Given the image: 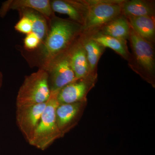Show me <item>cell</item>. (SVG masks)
<instances>
[{"mask_svg":"<svg viewBox=\"0 0 155 155\" xmlns=\"http://www.w3.org/2000/svg\"><path fill=\"white\" fill-rule=\"evenodd\" d=\"M125 0H84L89 7L82 33H91L122 14Z\"/></svg>","mask_w":155,"mask_h":155,"instance_id":"277c9868","label":"cell"},{"mask_svg":"<svg viewBox=\"0 0 155 155\" xmlns=\"http://www.w3.org/2000/svg\"><path fill=\"white\" fill-rule=\"evenodd\" d=\"M3 80V75L2 73L0 71V89L2 85Z\"/></svg>","mask_w":155,"mask_h":155,"instance_id":"44dd1931","label":"cell"},{"mask_svg":"<svg viewBox=\"0 0 155 155\" xmlns=\"http://www.w3.org/2000/svg\"><path fill=\"white\" fill-rule=\"evenodd\" d=\"M17 11L20 17L25 16L30 19L32 24V32L38 38L41 44L48 32V20L42 14L32 9H22Z\"/></svg>","mask_w":155,"mask_h":155,"instance_id":"e0dca14e","label":"cell"},{"mask_svg":"<svg viewBox=\"0 0 155 155\" xmlns=\"http://www.w3.org/2000/svg\"><path fill=\"white\" fill-rule=\"evenodd\" d=\"M86 34L89 35L92 38L106 48H110L126 61L128 60L130 51L127 47V41L118 39L104 34L99 31H95Z\"/></svg>","mask_w":155,"mask_h":155,"instance_id":"2e32d148","label":"cell"},{"mask_svg":"<svg viewBox=\"0 0 155 155\" xmlns=\"http://www.w3.org/2000/svg\"><path fill=\"white\" fill-rule=\"evenodd\" d=\"M51 94L47 72L38 69L25 76L17 93L16 107L46 102Z\"/></svg>","mask_w":155,"mask_h":155,"instance_id":"5b68a950","label":"cell"},{"mask_svg":"<svg viewBox=\"0 0 155 155\" xmlns=\"http://www.w3.org/2000/svg\"><path fill=\"white\" fill-rule=\"evenodd\" d=\"M30 9L42 14L48 20L55 15L52 10L50 0H8L4 2L0 8V17H4L10 10Z\"/></svg>","mask_w":155,"mask_h":155,"instance_id":"8fae6325","label":"cell"},{"mask_svg":"<svg viewBox=\"0 0 155 155\" xmlns=\"http://www.w3.org/2000/svg\"><path fill=\"white\" fill-rule=\"evenodd\" d=\"M80 38L86 51L91 74L98 75V64L106 48L92 38L89 35L82 32Z\"/></svg>","mask_w":155,"mask_h":155,"instance_id":"9a60e30c","label":"cell"},{"mask_svg":"<svg viewBox=\"0 0 155 155\" xmlns=\"http://www.w3.org/2000/svg\"><path fill=\"white\" fill-rule=\"evenodd\" d=\"M51 92L58 91L76 80L69 62L68 50L56 57L45 70Z\"/></svg>","mask_w":155,"mask_h":155,"instance_id":"8992f818","label":"cell"},{"mask_svg":"<svg viewBox=\"0 0 155 155\" xmlns=\"http://www.w3.org/2000/svg\"><path fill=\"white\" fill-rule=\"evenodd\" d=\"M15 30L20 33L28 35L32 32V24L30 19L25 16L20 17V19L14 26Z\"/></svg>","mask_w":155,"mask_h":155,"instance_id":"ffe728a7","label":"cell"},{"mask_svg":"<svg viewBox=\"0 0 155 155\" xmlns=\"http://www.w3.org/2000/svg\"><path fill=\"white\" fill-rule=\"evenodd\" d=\"M23 50L27 51H32L37 49L41 44L39 39L33 32L26 35L24 39Z\"/></svg>","mask_w":155,"mask_h":155,"instance_id":"d6986e66","label":"cell"},{"mask_svg":"<svg viewBox=\"0 0 155 155\" xmlns=\"http://www.w3.org/2000/svg\"><path fill=\"white\" fill-rule=\"evenodd\" d=\"M129 25L136 33L150 43L155 44V17H126Z\"/></svg>","mask_w":155,"mask_h":155,"instance_id":"5bb4252c","label":"cell"},{"mask_svg":"<svg viewBox=\"0 0 155 155\" xmlns=\"http://www.w3.org/2000/svg\"><path fill=\"white\" fill-rule=\"evenodd\" d=\"M68 54L70 65L76 79L94 75L91 72L86 51L80 36L68 49Z\"/></svg>","mask_w":155,"mask_h":155,"instance_id":"7c38bea8","label":"cell"},{"mask_svg":"<svg viewBox=\"0 0 155 155\" xmlns=\"http://www.w3.org/2000/svg\"><path fill=\"white\" fill-rule=\"evenodd\" d=\"M122 14L125 17H155V2L153 0H125Z\"/></svg>","mask_w":155,"mask_h":155,"instance_id":"4fadbf2b","label":"cell"},{"mask_svg":"<svg viewBox=\"0 0 155 155\" xmlns=\"http://www.w3.org/2000/svg\"><path fill=\"white\" fill-rule=\"evenodd\" d=\"M96 31H99L124 41H127L130 32V25L126 17L121 15Z\"/></svg>","mask_w":155,"mask_h":155,"instance_id":"ac0fdd59","label":"cell"},{"mask_svg":"<svg viewBox=\"0 0 155 155\" xmlns=\"http://www.w3.org/2000/svg\"><path fill=\"white\" fill-rule=\"evenodd\" d=\"M50 4L54 13L66 14L69 19L84 26L89 7L83 0H51Z\"/></svg>","mask_w":155,"mask_h":155,"instance_id":"30bf717a","label":"cell"},{"mask_svg":"<svg viewBox=\"0 0 155 155\" xmlns=\"http://www.w3.org/2000/svg\"><path fill=\"white\" fill-rule=\"evenodd\" d=\"M97 77L90 75L76 79L61 88L57 95L59 104L87 101V94L95 86Z\"/></svg>","mask_w":155,"mask_h":155,"instance_id":"ba28073f","label":"cell"},{"mask_svg":"<svg viewBox=\"0 0 155 155\" xmlns=\"http://www.w3.org/2000/svg\"><path fill=\"white\" fill-rule=\"evenodd\" d=\"M58 91L51 92L38 126L33 137L28 143L41 150H46L54 142L62 137L56 120V110L59 104L57 100Z\"/></svg>","mask_w":155,"mask_h":155,"instance_id":"3957f363","label":"cell"},{"mask_svg":"<svg viewBox=\"0 0 155 155\" xmlns=\"http://www.w3.org/2000/svg\"><path fill=\"white\" fill-rule=\"evenodd\" d=\"M47 103L16 107V123L28 143L33 137Z\"/></svg>","mask_w":155,"mask_h":155,"instance_id":"52a82bcc","label":"cell"},{"mask_svg":"<svg viewBox=\"0 0 155 155\" xmlns=\"http://www.w3.org/2000/svg\"><path fill=\"white\" fill-rule=\"evenodd\" d=\"M128 40L130 48V55L127 61L128 66L143 80L155 88V45L140 37L130 25Z\"/></svg>","mask_w":155,"mask_h":155,"instance_id":"7a4b0ae2","label":"cell"},{"mask_svg":"<svg viewBox=\"0 0 155 155\" xmlns=\"http://www.w3.org/2000/svg\"><path fill=\"white\" fill-rule=\"evenodd\" d=\"M48 22L47 35L38 48L32 51H21L30 67L44 70L56 57L69 49L83 31L82 25L56 15Z\"/></svg>","mask_w":155,"mask_h":155,"instance_id":"6da1fadb","label":"cell"},{"mask_svg":"<svg viewBox=\"0 0 155 155\" xmlns=\"http://www.w3.org/2000/svg\"><path fill=\"white\" fill-rule=\"evenodd\" d=\"M87 103V101H84L58 104L56 110V123L62 137L77 125L82 117Z\"/></svg>","mask_w":155,"mask_h":155,"instance_id":"9c48e42d","label":"cell"}]
</instances>
